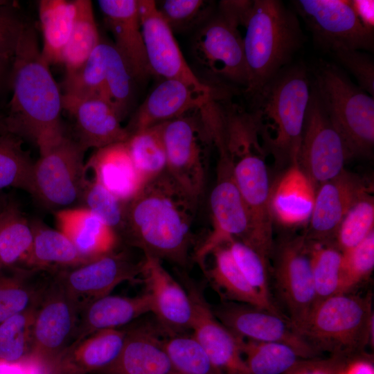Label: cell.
<instances>
[{
  "mask_svg": "<svg viewBox=\"0 0 374 374\" xmlns=\"http://www.w3.org/2000/svg\"><path fill=\"white\" fill-rule=\"evenodd\" d=\"M272 253L276 287L297 331L317 301L310 243L303 235L285 237Z\"/></svg>",
  "mask_w": 374,
  "mask_h": 374,
  "instance_id": "15",
  "label": "cell"
},
{
  "mask_svg": "<svg viewBox=\"0 0 374 374\" xmlns=\"http://www.w3.org/2000/svg\"><path fill=\"white\" fill-rule=\"evenodd\" d=\"M14 269L10 274L0 271V323L36 306L51 278L40 280L30 270Z\"/></svg>",
  "mask_w": 374,
  "mask_h": 374,
  "instance_id": "34",
  "label": "cell"
},
{
  "mask_svg": "<svg viewBox=\"0 0 374 374\" xmlns=\"http://www.w3.org/2000/svg\"><path fill=\"white\" fill-rule=\"evenodd\" d=\"M204 106L163 125L166 170L197 201L204 188L209 153L214 146Z\"/></svg>",
  "mask_w": 374,
  "mask_h": 374,
  "instance_id": "9",
  "label": "cell"
},
{
  "mask_svg": "<svg viewBox=\"0 0 374 374\" xmlns=\"http://www.w3.org/2000/svg\"><path fill=\"white\" fill-rule=\"evenodd\" d=\"M75 4L73 29L62 55L65 76L78 69L101 41L91 1L75 0Z\"/></svg>",
  "mask_w": 374,
  "mask_h": 374,
  "instance_id": "35",
  "label": "cell"
},
{
  "mask_svg": "<svg viewBox=\"0 0 374 374\" xmlns=\"http://www.w3.org/2000/svg\"><path fill=\"white\" fill-rule=\"evenodd\" d=\"M374 268V231L355 247L342 252L341 294L349 293L365 280Z\"/></svg>",
  "mask_w": 374,
  "mask_h": 374,
  "instance_id": "49",
  "label": "cell"
},
{
  "mask_svg": "<svg viewBox=\"0 0 374 374\" xmlns=\"http://www.w3.org/2000/svg\"><path fill=\"white\" fill-rule=\"evenodd\" d=\"M80 310L56 279L51 277L37 303L31 329L30 351L26 362L48 371L72 344Z\"/></svg>",
  "mask_w": 374,
  "mask_h": 374,
  "instance_id": "10",
  "label": "cell"
},
{
  "mask_svg": "<svg viewBox=\"0 0 374 374\" xmlns=\"http://www.w3.org/2000/svg\"><path fill=\"white\" fill-rule=\"evenodd\" d=\"M108 42L101 39L85 62L64 76L62 100L100 97L105 99V78Z\"/></svg>",
  "mask_w": 374,
  "mask_h": 374,
  "instance_id": "38",
  "label": "cell"
},
{
  "mask_svg": "<svg viewBox=\"0 0 374 374\" xmlns=\"http://www.w3.org/2000/svg\"><path fill=\"white\" fill-rule=\"evenodd\" d=\"M183 285L192 304V335L212 362L222 374H251L242 355L243 339L216 318L202 288L186 276Z\"/></svg>",
  "mask_w": 374,
  "mask_h": 374,
  "instance_id": "18",
  "label": "cell"
},
{
  "mask_svg": "<svg viewBox=\"0 0 374 374\" xmlns=\"http://www.w3.org/2000/svg\"><path fill=\"white\" fill-rule=\"evenodd\" d=\"M125 337L119 328L92 333L70 344L47 374H96L116 359Z\"/></svg>",
  "mask_w": 374,
  "mask_h": 374,
  "instance_id": "26",
  "label": "cell"
},
{
  "mask_svg": "<svg viewBox=\"0 0 374 374\" xmlns=\"http://www.w3.org/2000/svg\"><path fill=\"white\" fill-rule=\"evenodd\" d=\"M30 226L33 242L25 265L42 269L51 265L71 267L85 263L72 242L61 231L36 221Z\"/></svg>",
  "mask_w": 374,
  "mask_h": 374,
  "instance_id": "33",
  "label": "cell"
},
{
  "mask_svg": "<svg viewBox=\"0 0 374 374\" xmlns=\"http://www.w3.org/2000/svg\"><path fill=\"white\" fill-rule=\"evenodd\" d=\"M22 143L13 134H0V191L14 187L30 193L33 163Z\"/></svg>",
  "mask_w": 374,
  "mask_h": 374,
  "instance_id": "40",
  "label": "cell"
},
{
  "mask_svg": "<svg viewBox=\"0 0 374 374\" xmlns=\"http://www.w3.org/2000/svg\"><path fill=\"white\" fill-rule=\"evenodd\" d=\"M242 351L251 374H288L306 360L292 346L280 342L243 339Z\"/></svg>",
  "mask_w": 374,
  "mask_h": 374,
  "instance_id": "36",
  "label": "cell"
},
{
  "mask_svg": "<svg viewBox=\"0 0 374 374\" xmlns=\"http://www.w3.org/2000/svg\"><path fill=\"white\" fill-rule=\"evenodd\" d=\"M351 157L312 86L297 157L299 170L315 191L319 186L337 176Z\"/></svg>",
  "mask_w": 374,
  "mask_h": 374,
  "instance_id": "12",
  "label": "cell"
},
{
  "mask_svg": "<svg viewBox=\"0 0 374 374\" xmlns=\"http://www.w3.org/2000/svg\"><path fill=\"white\" fill-rule=\"evenodd\" d=\"M157 8L173 33L198 29L216 10L213 1L204 0H166Z\"/></svg>",
  "mask_w": 374,
  "mask_h": 374,
  "instance_id": "46",
  "label": "cell"
},
{
  "mask_svg": "<svg viewBox=\"0 0 374 374\" xmlns=\"http://www.w3.org/2000/svg\"><path fill=\"white\" fill-rule=\"evenodd\" d=\"M198 203L166 170L126 203L120 234L144 256L186 267Z\"/></svg>",
  "mask_w": 374,
  "mask_h": 374,
  "instance_id": "1",
  "label": "cell"
},
{
  "mask_svg": "<svg viewBox=\"0 0 374 374\" xmlns=\"http://www.w3.org/2000/svg\"><path fill=\"white\" fill-rule=\"evenodd\" d=\"M163 123L132 133L126 143L133 162L145 184L166 170Z\"/></svg>",
  "mask_w": 374,
  "mask_h": 374,
  "instance_id": "37",
  "label": "cell"
},
{
  "mask_svg": "<svg viewBox=\"0 0 374 374\" xmlns=\"http://www.w3.org/2000/svg\"><path fill=\"white\" fill-rule=\"evenodd\" d=\"M310 252L316 303L341 294L342 252L332 243H310Z\"/></svg>",
  "mask_w": 374,
  "mask_h": 374,
  "instance_id": "41",
  "label": "cell"
},
{
  "mask_svg": "<svg viewBox=\"0 0 374 374\" xmlns=\"http://www.w3.org/2000/svg\"><path fill=\"white\" fill-rule=\"evenodd\" d=\"M337 374H374L373 365L366 359H355L344 364Z\"/></svg>",
  "mask_w": 374,
  "mask_h": 374,
  "instance_id": "54",
  "label": "cell"
},
{
  "mask_svg": "<svg viewBox=\"0 0 374 374\" xmlns=\"http://www.w3.org/2000/svg\"><path fill=\"white\" fill-rule=\"evenodd\" d=\"M216 318L231 332L242 339L280 342L295 349L304 359L320 354L296 330L289 318L264 308L225 302L212 308Z\"/></svg>",
  "mask_w": 374,
  "mask_h": 374,
  "instance_id": "17",
  "label": "cell"
},
{
  "mask_svg": "<svg viewBox=\"0 0 374 374\" xmlns=\"http://www.w3.org/2000/svg\"><path fill=\"white\" fill-rule=\"evenodd\" d=\"M86 151L73 137L64 135L40 153L33 166L30 194L48 206H66L80 201L87 181Z\"/></svg>",
  "mask_w": 374,
  "mask_h": 374,
  "instance_id": "11",
  "label": "cell"
},
{
  "mask_svg": "<svg viewBox=\"0 0 374 374\" xmlns=\"http://www.w3.org/2000/svg\"><path fill=\"white\" fill-rule=\"evenodd\" d=\"M141 280L150 297L151 312L165 335L191 330L193 308L190 297L161 260L144 256Z\"/></svg>",
  "mask_w": 374,
  "mask_h": 374,
  "instance_id": "21",
  "label": "cell"
},
{
  "mask_svg": "<svg viewBox=\"0 0 374 374\" xmlns=\"http://www.w3.org/2000/svg\"><path fill=\"white\" fill-rule=\"evenodd\" d=\"M217 96L175 79H163L145 98L125 127L129 135L201 108Z\"/></svg>",
  "mask_w": 374,
  "mask_h": 374,
  "instance_id": "23",
  "label": "cell"
},
{
  "mask_svg": "<svg viewBox=\"0 0 374 374\" xmlns=\"http://www.w3.org/2000/svg\"><path fill=\"white\" fill-rule=\"evenodd\" d=\"M37 305L13 315L0 323L1 361L10 363L27 361Z\"/></svg>",
  "mask_w": 374,
  "mask_h": 374,
  "instance_id": "44",
  "label": "cell"
},
{
  "mask_svg": "<svg viewBox=\"0 0 374 374\" xmlns=\"http://www.w3.org/2000/svg\"><path fill=\"white\" fill-rule=\"evenodd\" d=\"M226 245L249 284L266 301L273 304L269 287L268 259L240 240L232 239Z\"/></svg>",
  "mask_w": 374,
  "mask_h": 374,
  "instance_id": "47",
  "label": "cell"
},
{
  "mask_svg": "<svg viewBox=\"0 0 374 374\" xmlns=\"http://www.w3.org/2000/svg\"><path fill=\"white\" fill-rule=\"evenodd\" d=\"M43 59L34 27L26 23L10 71L12 97L6 121L10 133L33 141L42 153L65 135L62 93Z\"/></svg>",
  "mask_w": 374,
  "mask_h": 374,
  "instance_id": "2",
  "label": "cell"
},
{
  "mask_svg": "<svg viewBox=\"0 0 374 374\" xmlns=\"http://www.w3.org/2000/svg\"><path fill=\"white\" fill-rule=\"evenodd\" d=\"M38 15L43 37L42 57L49 66L62 64L75 18V0H40Z\"/></svg>",
  "mask_w": 374,
  "mask_h": 374,
  "instance_id": "32",
  "label": "cell"
},
{
  "mask_svg": "<svg viewBox=\"0 0 374 374\" xmlns=\"http://www.w3.org/2000/svg\"><path fill=\"white\" fill-rule=\"evenodd\" d=\"M311 92L305 69L294 66L282 69L250 96L260 145L276 168L297 163Z\"/></svg>",
  "mask_w": 374,
  "mask_h": 374,
  "instance_id": "3",
  "label": "cell"
},
{
  "mask_svg": "<svg viewBox=\"0 0 374 374\" xmlns=\"http://www.w3.org/2000/svg\"><path fill=\"white\" fill-rule=\"evenodd\" d=\"M57 229L72 242L84 262L116 249L118 235L84 207L55 213Z\"/></svg>",
  "mask_w": 374,
  "mask_h": 374,
  "instance_id": "28",
  "label": "cell"
},
{
  "mask_svg": "<svg viewBox=\"0 0 374 374\" xmlns=\"http://www.w3.org/2000/svg\"><path fill=\"white\" fill-rule=\"evenodd\" d=\"M218 154L216 179L209 201L211 229L193 254L202 269L213 249L232 239L245 242L250 231L249 217L235 184L231 161L226 154Z\"/></svg>",
  "mask_w": 374,
  "mask_h": 374,
  "instance_id": "14",
  "label": "cell"
},
{
  "mask_svg": "<svg viewBox=\"0 0 374 374\" xmlns=\"http://www.w3.org/2000/svg\"><path fill=\"white\" fill-rule=\"evenodd\" d=\"M149 312L150 300L146 292L133 297L108 294L98 298L81 310L72 343L98 331L118 329Z\"/></svg>",
  "mask_w": 374,
  "mask_h": 374,
  "instance_id": "29",
  "label": "cell"
},
{
  "mask_svg": "<svg viewBox=\"0 0 374 374\" xmlns=\"http://www.w3.org/2000/svg\"><path fill=\"white\" fill-rule=\"evenodd\" d=\"M62 104L75 120L73 138L85 150L127 140L129 133L121 125L123 120L105 99L89 97L62 100Z\"/></svg>",
  "mask_w": 374,
  "mask_h": 374,
  "instance_id": "25",
  "label": "cell"
},
{
  "mask_svg": "<svg viewBox=\"0 0 374 374\" xmlns=\"http://www.w3.org/2000/svg\"><path fill=\"white\" fill-rule=\"evenodd\" d=\"M245 1H221L213 16L195 33L192 51L196 60L214 76L242 86L249 82L243 37Z\"/></svg>",
  "mask_w": 374,
  "mask_h": 374,
  "instance_id": "8",
  "label": "cell"
},
{
  "mask_svg": "<svg viewBox=\"0 0 374 374\" xmlns=\"http://www.w3.org/2000/svg\"><path fill=\"white\" fill-rule=\"evenodd\" d=\"M333 53L355 76L358 87L374 97V63L371 57L358 50L341 49Z\"/></svg>",
  "mask_w": 374,
  "mask_h": 374,
  "instance_id": "50",
  "label": "cell"
},
{
  "mask_svg": "<svg viewBox=\"0 0 374 374\" xmlns=\"http://www.w3.org/2000/svg\"><path fill=\"white\" fill-rule=\"evenodd\" d=\"M371 193L360 197L342 220L335 238V244L341 252L355 247L374 231V198Z\"/></svg>",
  "mask_w": 374,
  "mask_h": 374,
  "instance_id": "45",
  "label": "cell"
},
{
  "mask_svg": "<svg viewBox=\"0 0 374 374\" xmlns=\"http://www.w3.org/2000/svg\"><path fill=\"white\" fill-rule=\"evenodd\" d=\"M80 201L87 208L118 235L125 217L126 203L119 199L95 180H87Z\"/></svg>",
  "mask_w": 374,
  "mask_h": 374,
  "instance_id": "48",
  "label": "cell"
},
{
  "mask_svg": "<svg viewBox=\"0 0 374 374\" xmlns=\"http://www.w3.org/2000/svg\"><path fill=\"white\" fill-rule=\"evenodd\" d=\"M314 189L299 170L292 165L272 188L273 218L282 224L294 226L309 220L314 205Z\"/></svg>",
  "mask_w": 374,
  "mask_h": 374,
  "instance_id": "30",
  "label": "cell"
},
{
  "mask_svg": "<svg viewBox=\"0 0 374 374\" xmlns=\"http://www.w3.org/2000/svg\"><path fill=\"white\" fill-rule=\"evenodd\" d=\"M85 170L93 173V180L119 199L127 202L145 184L130 154L126 141L96 149Z\"/></svg>",
  "mask_w": 374,
  "mask_h": 374,
  "instance_id": "27",
  "label": "cell"
},
{
  "mask_svg": "<svg viewBox=\"0 0 374 374\" xmlns=\"http://www.w3.org/2000/svg\"><path fill=\"white\" fill-rule=\"evenodd\" d=\"M33 242L32 227L17 204L0 227V265L2 268L19 269L26 262Z\"/></svg>",
  "mask_w": 374,
  "mask_h": 374,
  "instance_id": "39",
  "label": "cell"
},
{
  "mask_svg": "<svg viewBox=\"0 0 374 374\" xmlns=\"http://www.w3.org/2000/svg\"><path fill=\"white\" fill-rule=\"evenodd\" d=\"M127 65L112 43H107L105 78V99L123 120L128 114L134 98V82Z\"/></svg>",
  "mask_w": 374,
  "mask_h": 374,
  "instance_id": "42",
  "label": "cell"
},
{
  "mask_svg": "<svg viewBox=\"0 0 374 374\" xmlns=\"http://www.w3.org/2000/svg\"><path fill=\"white\" fill-rule=\"evenodd\" d=\"M370 296L339 294L317 302L299 334L319 353L344 361L373 344V313Z\"/></svg>",
  "mask_w": 374,
  "mask_h": 374,
  "instance_id": "6",
  "label": "cell"
},
{
  "mask_svg": "<svg viewBox=\"0 0 374 374\" xmlns=\"http://www.w3.org/2000/svg\"><path fill=\"white\" fill-rule=\"evenodd\" d=\"M98 4L113 35L114 46L134 80H145L152 73L141 29L139 0H99Z\"/></svg>",
  "mask_w": 374,
  "mask_h": 374,
  "instance_id": "24",
  "label": "cell"
},
{
  "mask_svg": "<svg viewBox=\"0 0 374 374\" xmlns=\"http://www.w3.org/2000/svg\"><path fill=\"white\" fill-rule=\"evenodd\" d=\"M211 254L213 256V265L204 271L222 296L231 302L264 308L281 314L274 304L266 301L249 284L226 244L216 247Z\"/></svg>",
  "mask_w": 374,
  "mask_h": 374,
  "instance_id": "31",
  "label": "cell"
},
{
  "mask_svg": "<svg viewBox=\"0 0 374 374\" xmlns=\"http://www.w3.org/2000/svg\"><path fill=\"white\" fill-rule=\"evenodd\" d=\"M144 257L136 260L125 251L115 250L86 263L66 267L55 277L81 310L91 301L107 296L125 281L141 280Z\"/></svg>",
  "mask_w": 374,
  "mask_h": 374,
  "instance_id": "16",
  "label": "cell"
},
{
  "mask_svg": "<svg viewBox=\"0 0 374 374\" xmlns=\"http://www.w3.org/2000/svg\"><path fill=\"white\" fill-rule=\"evenodd\" d=\"M164 346L180 374H222L192 334L165 335Z\"/></svg>",
  "mask_w": 374,
  "mask_h": 374,
  "instance_id": "43",
  "label": "cell"
},
{
  "mask_svg": "<svg viewBox=\"0 0 374 374\" xmlns=\"http://www.w3.org/2000/svg\"><path fill=\"white\" fill-rule=\"evenodd\" d=\"M293 5L322 48L332 53L373 49V30L360 21L350 1L296 0Z\"/></svg>",
  "mask_w": 374,
  "mask_h": 374,
  "instance_id": "13",
  "label": "cell"
},
{
  "mask_svg": "<svg viewBox=\"0 0 374 374\" xmlns=\"http://www.w3.org/2000/svg\"><path fill=\"white\" fill-rule=\"evenodd\" d=\"M26 24L12 2L0 1V53L13 57Z\"/></svg>",
  "mask_w": 374,
  "mask_h": 374,
  "instance_id": "51",
  "label": "cell"
},
{
  "mask_svg": "<svg viewBox=\"0 0 374 374\" xmlns=\"http://www.w3.org/2000/svg\"><path fill=\"white\" fill-rule=\"evenodd\" d=\"M164 335L157 323L128 328L116 359L96 374H180L165 348Z\"/></svg>",
  "mask_w": 374,
  "mask_h": 374,
  "instance_id": "22",
  "label": "cell"
},
{
  "mask_svg": "<svg viewBox=\"0 0 374 374\" xmlns=\"http://www.w3.org/2000/svg\"><path fill=\"white\" fill-rule=\"evenodd\" d=\"M12 58L0 53V86L5 80L7 75H10Z\"/></svg>",
  "mask_w": 374,
  "mask_h": 374,
  "instance_id": "56",
  "label": "cell"
},
{
  "mask_svg": "<svg viewBox=\"0 0 374 374\" xmlns=\"http://www.w3.org/2000/svg\"><path fill=\"white\" fill-rule=\"evenodd\" d=\"M371 184L361 176L344 169L316 189L309 226L304 236L310 243H331L351 206L371 193Z\"/></svg>",
  "mask_w": 374,
  "mask_h": 374,
  "instance_id": "20",
  "label": "cell"
},
{
  "mask_svg": "<svg viewBox=\"0 0 374 374\" xmlns=\"http://www.w3.org/2000/svg\"><path fill=\"white\" fill-rule=\"evenodd\" d=\"M312 84L351 157L370 156L374 146V99L336 65L321 63Z\"/></svg>",
  "mask_w": 374,
  "mask_h": 374,
  "instance_id": "7",
  "label": "cell"
},
{
  "mask_svg": "<svg viewBox=\"0 0 374 374\" xmlns=\"http://www.w3.org/2000/svg\"><path fill=\"white\" fill-rule=\"evenodd\" d=\"M139 9L152 73L163 79L182 81L202 91H212L211 87L202 82L188 66L156 1L139 0Z\"/></svg>",
  "mask_w": 374,
  "mask_h": 374,
  "instance_id": "19",
  "label": "cell"
},
{
  "mask_svg": "<svg viewBox=\"0 0 374 374\" xmlns=\"http://www.w3.org/2000/svg\"><path fill=\"white\" fill-rule=\"evenodd\" d=\"M37 370L40 369L27 362L10 363L0 360V374H34Z\"/></svg>",
  "mask_w": 374,
  "mask_h": 374,
  "instance_id": "53",
  "label": "cell"
},
{
  "mask_svg": "<svg viewBox=\"0 0 374 374\" xmlns=\"http://www.w3.org/2000/svg\"><path fill=\"white\" fill-rule=\"evenodd\" d=\"M17 205L8 195L0 191V227L10 211ZM0 265V271L2 270Z\"/></svg>",
  "mask_w": 374,
  "mask_h": 374,
  "instance_id": "55",
  "label": "cell"
},
{
  "mask_svg": "<svg viewBox=\"0 0 374 374\" xmlns=\"http://www.w3.org/2000/svg\"><path fill=\"white\" fill-rule=\"evenodd\" d=\"M222 153L231 161L233 177L249 217L250 231L244 242L269 259L274 248L273 186L255 127L246 121L230 125Z\"/></svg>",
  "mask_w": 374,
  "mask_h": 374,
  "instance_id": "4",
  "label": "cell"
},
{
  "mask_svg": "<svg viewBox=\"0 0 374 374\" xmlns=\"http://www.w3.org/2000/svg\"><path fill=\"white\" fill-rule=\"evenodd\" d=\"M351 6L360 21L368 29L373 30V1L353 0Z\"/></svg>",
  "mask_w": 374,
  "mask_h": 374,
  "instance_id": "52",
  "label": "cell"
},
{
  "mask_svg": "<svg viewBox=\"0 0 374 374\" xmlns=\"http://www.w3.org/2000/svg\"><path fill=\"white\" fill-rule=\"evenodd\" d=\"M243 37L250 97L285 68L302 43L295 13L278 0L252 1Z\"/></svg>",
  "mask_w": 374,
  "mask_h": 374,
  "instance_id": "5",
  "label": "cell"
}]
</instances>
